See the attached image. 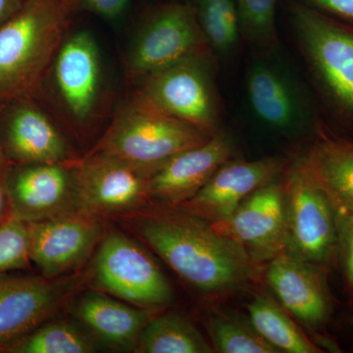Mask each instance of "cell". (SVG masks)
Listing matches in <instances>:
<instances>
[{
    "label": "cell",
    "instance_id": "obj_14",
    "mask_svg": "<svg viewBox=\"0 0 353 353\" xmlns=\"http://www.w3.org/2000/svg\"><path fill=\"white\" fill-rule=\"evenodd\" d=\"M246 90L253 114L275 131H299L310 121L307 99L289 72L274 60L265 57L253 62Z\"/></svg>",
    "mask_w": 353,
    "mask_h": 353
},
{
    "label": "cell",
    "instance_id": "obj_5",
    "mask_svg": "<svg viewBox=\"0 0 353 353\" xmlns=\"http://www.w3.org/2000/svg\"><path fill=\"white\" fill-rule=\"evenodd\" d=\"M92 277L99 290L138 307H160L173 299L171 285L152 257L118 232L101 241Z\"/></svg>",
    "mask_w": 353,
    "mask_h": 353
},
{
    "label": "cell",
    "instance_id": "obj_8",
    "mask_svg": "<svg viewBox=\"0 0 353 353\" xmlns=\"http://www.w3.org/2000/svg\"><path fill=\"white\" fill-rule=\"evenodd\" d=\"M208 43L196 9L183 3L158 8L141 28L128 57L132 78H143L159 70L208 51Z\"/></svg>",
    "mask_w": 353,
    "mask_h": 353
},
{
    "label": "cell",
    "instance_id": "obj_18",
    "mask_svg": "<svg viewBox=\"0 0 353 353\" xmlns=\"http://www.w3.org/2000/svg\"><path fill=\"white\" fill-rule=\"evenodd\" d=\"M2 152L17 164L66 163L68 146L46 114L19 101L2 120Z\"/></svg>",
    "mask_w": 353,
    "mask_h": 353
},
{
    "label": "cell",
    "instance_id": "obj_15",
    "mask_svg": "<svg viewBox=\"0 0 353 353\" xmlns=\"http://www.w3.org/2000/svg\"><path fill=\"white\" fill-rule=\"evenodd\" d=\"M233 154L227 134H213L201 145L183 150L160 165L148 180L150 199L178 205L196 196Z\"/></svg>",
    "mask_w": 353,
    "mask_h": 353
},
{
    "label": "cell",
    "instance_id": "obj_7",
    "mask_svg": "<svg viewBox=\"0 0 353 353\" xmlns=\"http://www.w3.org/2000/svg\"><path fill=\"white\" fill-rule=\"evenodd\" d=\"M292 21L316 76L353 120V29L301 4L292 7Z\"/></svg>",
    "mask_w": 353,
    "mask_h": 353
},
{
    "label": "cell",
    "instance_id": "obj_24",
    "mask_svg": "<svg viewBox=\"0 0 353 353\" xmlns=\"http://www.w3.org/2000/svg\"><path fill=\"white\" fill-rule=\"evenodd\" d=\"M99 343L87 330L74 323L57 320L44 322L31 333L11 343L9 353H90Z\"/></svg>",
    "mask_w": 353,
    "mask_h": 353
},
{
    "label": "cell",
    "instance_id": "obj_9",
    "mask_svg": "<svg viewBox=\"0 0 353 353\" xmlns=\"http://www.w3.org/2000/svg\"><path fill=\"white\" fill-rule=\"evenodd\" d=\"M79 208L92 214H120L145 203L152 170L99 153L73 167Z\"/></svg>",
    "mask_w": 353,
    "mask_h": 353
},
{
    "label": "cell",
    "instance_id": "obj_33",
    "mask_svg": "<svg viewBox=\"0 0 353 353\" xmlns=\"http://www.w3.org/2000/svg\"><path fill=\"white\" fill-rule=\"evenodd\" d=\"M7 206H8V201H7L6 185H4L3 165H1L0 166V224L6 219L4 218V214H6Z\"/></svg>",
    "mask_w": 353,
    "mask_h": 353
},
{
    "label": "cell",
    "instance_id": "obj_20",
    "mask_svg": "<svg viewBox=\"0 0 353 353\" xmlns=\"http://www.w3.org/2000/svg\"><path fill=\"white\" fill-rule=\"evenodd\" d=\"M73 313L95 341L115 350L132 352L152 316L141 307L129 305L117 297L97 290L77 297Z\"/></svg>",
    "mask_w": 353,
    "mask_h": 353
},
{
    "label": "cell",
    "instance_id": "obj_16",
    "mask_svg": "<svg viewBox=\"0 0 353 353\" xmlns=\"http://www.w3.org/2000/svg\"><path fill=\"white\" fill-rule=\"evenodd\" d=\"M65 294L52 279L0 274V350L46 322Z\"/></svg>",
    "mask_w": 353,
    "mask_h": 353
},
{
    "label": "cell",
    "instance_id": "obj_17",
    "mask_svg": "<svg viewBox=\"0 0 353 353\" xmlns=\"http://www.w3.org/2000/svg\"><path fill=\"white\" fill-rule=\"evenodd\" d=\"M266 280L281 304L308 326H320L328 319L331 303L319 265L288 253L271 260Z\"/></svg>",
    "mask_w": 353,
    "mask_h": 353
},
{
    "label": "cell",
    "instance_id": "obj_29",
    "mask_svg": "<svg viewBox=\"0 0 353 353\" xmlns=\"http://www.w3.org/2000/svg\"><path fill=\"white\" fill-rule=\"evenodd\" d=\"M336 238L340 248L348 284L353 289V213L334 208Z\"/></svg>",
    "mask_w": 353,
    "mask_h": 353
},
{
    "label": "cell",
    "instance_id": "obj_28",
    "mask_svg": "<svg viewBox=\"0 0 353 353\" xmlns=\"http://www.w3.org/2000/svg\"><path fill=\"white\" fill-rule=\"evenodd\" d=\"M30 263L28 224L10 214L0 224V274L28 268Z\"/></svg>",
    "mask_w": 353,
    "mask_h": 353
},
{
    "label": "cell",
    "instance_id": "obj_26",
    "mask_svg": "<svg viewBox=\"0 0 353 353\" xmlns=\"http://www.w3.org/2000/svg\"><path fill=\"white\" fill-rule=\"evenodd\" d=\"M216 352L221 353H279L262 338L252 325L227 314L216 313L208 322Z\"/></svg>",
    "mask_w": 353,
    "mask_h": 353
},
{
    "label": "cell",
    "instance_id": "obj_30",
    "mask_svg": "<svg viewBox=\"0 0 353 353\" xmlns=\"http://www.w3.org/2000/svg\"><path fill=\"white\" fill-rule=\"evenodd\" d=\"M129 1L130 0H74V7H79L101 17L115 19L125 12Z\"/></svg>",
    "mask_w": 353,
    "mask_h": 353
},
{
    "label": "cell",
    "instance_id": "obj_32",
    "mask_svg": "<svg viewBox=\"0 0 353 353\" xmlns=\"http://www.w3.org/2000/svg\"><path fill=\"white\" fill-rule=\"evenodd\" d=\"M27 0H0V27L24 6Z\"/></svg>",
    "mask_w": 353,
    "mask_h": 353
},
{
    "label": "cell",
    "instance_id": "obj_2",
    "mask_svg": "<svg viewBox=\"0 0 353 353\" xmlns=\"http://www.w3.org/2000/svg\"><path fill=\"white\" fill-rule=\"evenodd\" d=\"M73 0H27L0 27V101L31 92L54 61Z\"/></svg>",
    "mask_w": 353,
    "mask_h": 353
},
{
    "label": "cell",
    "instance_id": "obj_4",
    "mask_svg": "<svg viewBox=\"0 0 353 353\" xmlns=\"http://www.w3.org/2000/svg\"><path fill=\"white\" fill-rule=\"evenodd\" d=\"M285 253L316 265L328 262L338 248L334 208L301 158L285 171Z\"/></svg>",
    "mask_w": 353,
    "mask_h": 353
},
{
    "label": "cell",
    "instance_id": "obj_19",
    "mask_svg": "<svg viewBox=\"0 0 353 353\" xmlns=\"http://www.w3.org/2000/svg\"><path fill=\"white\" fill-rule=\"evenodd\" d=\"M54 74L66 108L77 119H87L101 82L99 48L90 32H76L62 43L55 57Z\"/></svg>",
    "mask_w": 353,
    "mask_h": 353
},
{
    "label": "cell",
    "instance_id": "obj_31",
    "mask_svg": "<svg viewBox=\"0 0 353 353\" xmlns=\"http://www.w3.org/2000/svg\"><path fill=\"white\" fill-rule=\"evenodd\" d=\"M311 6L353 22V0H308Z\"/></svg>",
    "mask_w": 353,
    "mask_h": 353
},
{
    "label": "cell",
    "instance_id": "obj_36",
    "mask_svg": "<svg viewBox=\"0 0 353 353\" xmlns=\"http://www.w3.org/2000/svg\"><path fill=\"white\" fill-rule=\"evenodd\" d=\"M73 1H74V0H73Z\"/></svg>",
    "mask_w": 353,
    "mask_h": 353
},
{
    "label": "cell",
    "instance_id": "obj_10",
    "mask_svg": "<svg viewBox=\"0 0 353 353\" xmlns=\"http://www.w3.org/2000/svg\"><path fill=\"white\" fill-rule=\"evenodd\" d=\"M10 214L26 223L80 210L73 167L66 163L17 164L4 172Z\"/></svg>",
    "mask_w": 353,
    "mask_h": 353
},
{
    "label": "cell",
    "instance_id": "obj_11",
    "mask_svg": "<svg viewBox=\"0 0 353 353\" xmlns=\"http://www.w3.org/2000/svg\"><path fill=\"white\" fill-rule=\"evenodd\" d=\"M27 224L31 261L48 279L83 263L101 234L97 216L83 210Z\"/></svg>",
    "mask_w": 353,
    "mask_h": 353
},
{
    "label": "cell",
    "instance_id": "obj_35",
    "mask_svg": "<svg viewBox=\"0 0 353 353\" xmlns=\"http://www.w3.org/2000/svg\"><path fill=\"white\" fill-rule=\"evenodd\" d=\"M350 325H352L353 328V315L352 316V317H350Z\"/></svg>",
    "mask_w": 353,
    "mask_h": 353
},
{
    "label": "cell",
    "instance_id": "obj_23",
    "mask_svg": "<svg viewBox=\"0 0 353 353\" xmlns=\"http://www.w3.org/2000/svg\"><path fill=\"white\" fill-rule=\"evenodd\" d=\"M248 311L253 328L279 352H321L271 297H255Z\"/></svg>",
    "mask_w": 353,
    "mask_h": 353
},
{
    "label": "cell",
    "instance_id": "obj_34",
    "mask_svg": "<svg viewBox=\"0 0 353 353\" xmlns=\"http://www.w3.org/2000/svg\"><path fill=\"white\" fill-rule=\"evenodd\" d=\"M3 163V152H2L1 145H0V166Z\"/></svg>",
    "mask_w": 353,
    "mask_h": 353
},
{
    "label": "cell",
    "instance_id": "obj_13",
    "mask_svg": "<svg viewBox=\"0 0 353 353\" xmlns=\"http://www.w3.org/2000/svg\"><path fill=\"white\" fill-rule=\"evenodd\" d=\"M285 169L282 158L226 162L199 192L183 204L185 210L208 222L230 219L246 197L275 180Z\"/></svg>",
    "mask_w": 353,
    "mask_h": 353
},
{
    "label": "cell",
    "instance_id": "obj_21",
    "mask_svg": "<svg viewBox=\"0 0 353 353\" xmlns=\"http://www.w3.org/2000/svg\"><path fill=\"white\" fill-rule=\"evenodd\" d=\"M301 159L334 208L353 213V141L323 137Z\"/></svg>",
    "mask_w": 353,
    "mask_h": 353
},
{
    "label": "cell",
    "instance_id": "obj_12",
    "mask_svg": "<svg viewBox=\"0 0 353 353\" xmlns=\"http://www.w3.org/2000/svg\"><path fill=\"white\" fill-rule=\"evenodd\" d=\"M223 233L240 243L254 264L270 262L285 252V196L284 182L277 178L246 197Z\"/></svg>",
    "mask_w": 353,
    "mask_h": 353
},
{
    "label": "cell",
    "instance_id": "obj_22",
    "mask_svg": "<svg viewBox=\"0 0 353 353\" xmlns=\"http://www.w3.org/2000/svg\"><path fill=\"white\" fill-rule=\"evenodd\" d=\"M214 348L187 318L169 313L153 318L139 334L134 352L211 353Z\"/></svg>",
    "mask_w": 353,
    "mask_h": 353
},
{
    "label": "cell",
    "instance_id": "obj_25",
    "mask_svg": "<svg viewBox=\"0 0 353 353\" xmlns=\"http://www.w3.org/2000/svg\"><path fill=\"white\" fill-rule=\"evenodd\" d=\"M196 12L208 46L225 57L233 52L241 37L234 0H199Z\"/></svg>",
    "mask_w": 353,
    "mask_h": 353
},
{
    "label": "cell",
    "instance_id": "obj_27",
    "mask_svg": "<svg viewBox=\"0 0 353 353\" xmlns=\"http://www.w3.org/2000/svg\"><path fill=\"white\" fill-rule=\"evenodd\" d=\"M240 18L241 36L264 53L278 46V0H234Z\"/></svg>",
    "mask_w": 353,
    "mask_h": 353
},
{
    "label": "cell",
    "instance_id": "obj_6",
    "mask_svg": "<svg viewBox=\"0 0 353 353\" xmlns=\"http://www.w3.org/2000/svg\"><path fill=\"white\" fill-rule=\"evenodd\" d=\"M139 99L213 134L218 103L208 51L145 77Z\"/></svg>",
    "mask_w": 353,
    "mask_h": 353
},
{
    "label": "cell",
    "instance_id": "obj_3",
    "mask_svg": "<svg viewBox=\"0 0 353 353\" xmlns=\"http://www.w3.org/2000/svg\"><path fill=\"white\" fill-rule=\"evenodd\" d=\"M211 136L136 97L117 114L94 153L154 171Z\"/></svg>",
    "mask_w": 353,
    "mask_h": 353
},
{
    "label": "cell",
    "instance_id": "obj_1",
    "mask_svg": "<svg viewBox=\"0 0 353 353\" xmlns=\"http://www.w3.org/2000/svg\"><path fill=\"white\" fill-rule=\"evenodd\" d=\"M134 226L181 278L201 292H231L253 277L254 263L245 248L185 209L141 216Z\"/></svg>",
    "mask_w": 353,
    "mask_h": 353
}]
</instances>
